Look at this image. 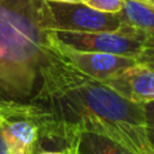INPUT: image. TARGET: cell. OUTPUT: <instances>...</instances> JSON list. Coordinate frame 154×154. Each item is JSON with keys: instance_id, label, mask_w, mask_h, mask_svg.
I'll return each instance as SVG.
<instances>
[{"instance_id": "obj_17", "label": "cell", "mask_w": 154, "mask_h": 154, "mask_svg": "<svg viewBox=\"0 0 154 154\" xmlns=\"http://www.w3.org/2000/svg\"><path fill=\"white\" fill-rule=\"evenodd\" d=\"M3 122H4V119H3V116L0 115V126H2V123H3Z\"/></svg>"}, {"instance_id": "obj_4", "label": "cell", "mask_w": 154, "mask_h": 154, "mask_svg": "<svg viewBox=\"0 0 154 154\" xmlns=\"http://www.w3.org/2000/svg\"><path fill=\"white\" fill-rule=\"evenodd\" d=\"M53 30L75 32L118 31L123 27L119 15L93 10L85 3L48 2Z\"/></svg>"}, {"instance_id": "obj_9", "label": "cell", "mask_w": 154, "mask_h": 154, "mask_svg": "<svg viewBox=\"0 0 154 154\" xmlns=\"http://www.w3.org/2000/svg\"><path fill=\"white\" fill-rule=\"evenodd\" d=\"M123 24L137 29L149 35L150 43L154 46V7L143 0H125L123 8L119 14Z\"/></svg>"}, {"instance_id": "obj_13", "label": "cell", "mask_w": 154, "mask_h": 154, "mask_svg": "<svg viewBox=\"0 0 154 154\" xmlns=\"http://www.w3.org/2000/svg\"><path fill=\"white\" fill-rule=\"evenodd\" d=\"M0 154H18L12 147V145L10 143L8 138L5 137L2 126H0Z\"/></svg>"}, {"instance_id": "obj_10", "label": "cell", "mask_w": 154, "mask_h": 154, "mask_svg": "<svg viewBox=\"0 0 154 154\" xmlns=\"http://www.w3.org/2000/svg\"><path fill=\"white\" fill-rule=\"evenodd\" d=\"M82 3H85L93 10L116 15V14H119L122 11L125 0H84Z\"/></svg>"}, {"instance_id": "obj_6", "label": "cell", "mask_w": 154, "mask_h": 154, "mask_svg": "<svg viewBox=\"0 0 154 154\" xmlns=\"http://www.w3.org/2000/svg\"><path fill=\"white\" fill-rule=\"evenodd\" d=\"M101 82L131 103L143 106L154 100V69L143 64H137Z\"/></svg>"}, {"instance_id": "obj_2", "label": "cell", "mask_w": 154, "mask_h": 154, "mask_svg": "<svg viewBox=\"0 0 154 154\" xmlns=\"http://www.w3.org/2000/svg\"><path fill=\"white\" fill-rule=\"evenodd\" d=\"M45 0H0V115L43 116L45 80L57 56Z\"/></svg>"}, {"instance_id": "obj_3", "label": "cell", "mask_w": 154, "mask_h": 154, "mask_svg": "<svg viewBox=\"0 0 154 154\" xmlns=\"http://www.w3.org/2000/svg\"><path fill=\"white\" fill-rule=\"evenodd\" d=\"M57 42L76 51L108 53L138 58L150 43L149 35L123 24L118 31L75 32L53 30Z\"/></svg>"}, {"instance_id": "obj_1", "label": "cell", "mask_w": 154, "mask_h": 154, "mask_svg": "<svg viewBox=\"0 0 154 154\" xmlns=\"http://www.w3.org/2000/svg\"><path fill=\"white\" fill-rule=\"evenodd\" d=\"M41 107L50 118L43 137L61 139L68 131H92L114 139L130 154H154L143 107L77 70L60 51L45 80Z\"/></svg>"}, {"instance_id": "obj_18", "label": "cell", "mask_w": 154, "mask_h": 154, "mask_svg": "<svg viewBox=\"0 0 154 154\" xmlns=\"http://www.w3.org/2000/svg\"><path fill=\"white\" fill-rule=\"evenodd\" d=\"M68 153H69V152H68ZM69 154H72V153H69Z\"/></svg>"}, {"instance_id": "obj_11", "label": "cell", "mask_w": 154, "mask_h": 154, "mask_svg": "<svg viewBox=\"0 0 154 154\" xmlns=\"http://www.w3.org/2000/svg\"><path fill=\"white\" fill-rule=\"evenodd\" d=\"M137 61H138V64H143L146 66L154 69V46H147L142 51L141 56L137 58Z\"/></svg>"}, {"instance_id": "obj_14", "label": "cell", "mask_w": 154, "mask_h": 154, "mask_svg": "<svg viewBox=\"0 0 154 154\" xmlns=\"http://www.w3.org/2000/svg\"><path fill=\"white\" fill-rule=\"evenodd\" d=\"M45 2H54V3H82L84 0H45Z\"/></svg>"}, {"instance_id": "obj_8", "label": "cell", "mask_w": 154, "mask_h": 154, "mask_svg": "<svg viewBox=\"0 0 154 154\" xmlns=\"http://www.w3.org/2000/svg\"><path fill=\"white\" fill-rule=\"evenodd\" d=\"M2 128L18 154H35L41 138L38 122L30 118H15L4 120Z\"/></svg>"}, {"instance_id": "obj_15", "label": "cell", "mask_w": 154, "mask_h": 154, "mask_svg": "<svg viewBox=\"0 0 154 154\" xmlns=\"http://www.w3.org/2000/svg\"><path fill=\"white\" fill-rule=\"evenodd\" d=\"M38 154H69L66 150H62V152H43V153H38Z\"/></svg>"}, {"instance_id": "obj_12", "label": "cell", "mask_w": 154, "mask_h": 154, "mask_svg": "<svg viewBox=\"0 0 154 154\" xmlns=\"http://www.w3.org/2000/svg\"><path fill=\"white\" fill-rule=\"evenodd\" d=\"M142 107H143V115H145V120H146V126L149 128V131H153L154 130V100L143 104Z\"/></svg>"}, {"instance_id": "obj_7", "label": "cell", "mask_w": 154, "mask_h": 154, "mask_svg": "<svg viewBox=\"0 0 154 154\" xmlns=\"http://www.w3.org/2000/svg\"><path fill=\"white\" fill-rule=\"evenodd\" d=\"M61 141L72 154H130L114 139L92 131H68Z\"/></svg>"}, {"instance_id": "obj_16", "label": "cell", "mask_w": 154, "mask_h": 154, "mask_svg": "<svg viewBox=\"0 0 154 154\" xmlns=\"http://www.w3.org/2000/svg\"><path fill=\"white\" fill-rule=\"evenodd\" d=\"M145 3H147V4H150V5H153L154 7V0H143Z\"/></svg>"}, {"instance_id": "obj_5", "label": "cell", "mask_w": 154, "mask_h": 154, "mask_svg": "<svg viewBox=\"0 0 154 154\" xmlns=\"http://www.w3.org/2000/svg\"><path fill=\"white\" fill-rule=\"evenodd\" d=\"M54 37V35H53ZM56 46L58 51L76 68L84 75L92 77L99 81L114 77L123 70L134 66L138 64L137 58L125 56H116V54L108 53H92V51H76L66 46L57 42L54 38Z\"/></svg>"}]
</instances>
